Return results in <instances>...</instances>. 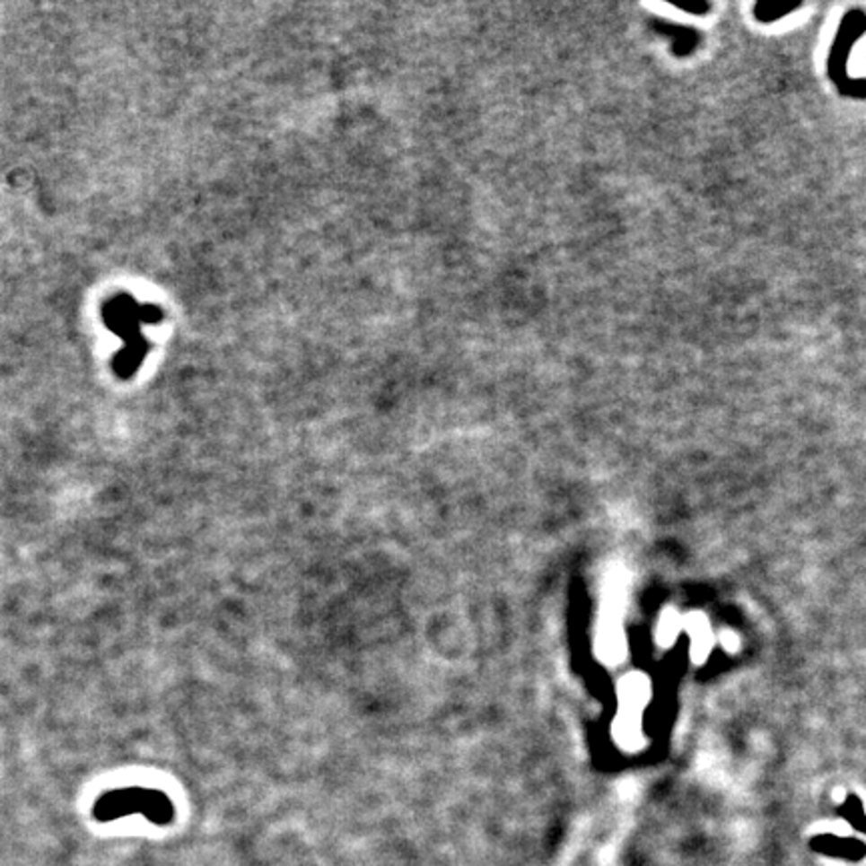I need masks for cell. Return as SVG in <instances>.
I'll use <instances>...</instances> for the list:
<instances>
[{"instance_id": "6da1fadb", "label": "cell", "mask_w": 866, "mask_h": 866, "mask_svg": "<svg viewBox=\"0 0 866 866\" xmlns=\"http://www.w3.org/2000/svg\"><path fill=\"white\" fill-rule=\"evenodd\" d=\"M131 814H143L153 825L167 827L175 820V804L155 788L127 786L101 794L92 806V817L99 822H113Z\"/></svg>"}, {"instance_id": "7a4b0ae2", "label": "cell", "mask_w": 866, "mask_h": 866, "mask_svg": "<svg viewBox=\"0 0 866 866\" xmlns=\"http://www.w3.org/2000/svg\"><path fill=\"white\" fill-rule=\"evenodd\" d=\"M864 31H866V14L862 11L848 13L844 16L843 24H840L838 37L828 57L830 79H833L840 92L856 99H866V79H851V76L846 74V63H848V55H851L853 50V45L862 37Z\"/></svg>"}, {"instance_id": "3957f363", "label": "cell", "mask_w": 866, "mask_h": 866, "mask_svg": "<svg viewBox=\"0 0 866 866\" xmlns=\"http://www.w3.org/2000/svg\"><path fill=\"white\" fill-rule=\"evenodd\" d=\"M814 848L828 856L846 861H861L866 856V846L859 840L853 838H835V836H822L814 843Z\"/></svg>"}, {"instance_id": "277c9868", "label": "cell", "mask_w": 866, "mask_h": 866, "mask_svg": "<svg viewBox=\"0 0 866 866\" xmlns=\"http://www.w3.org/2000/svg\"><path fill=\"white\" fill-rule=\"evenodd\" d=\"M796 8H799L796 4L786 6V4H778V3H758L757 6H754V16H757V21H760V22H776V21L783 19V16L794 13Z\"/></svg>"}, {"instance_id": "5b68a950", "label": "cell", "mask_w": 866, "mask_h": 866, "mask_svg": "<svg viewBox=\"0 0 866 866\" xmlns=\"http://www.w3.org/2000/svg\"><path fill=\"white\" fill-rule=\"evenodd\" d=\"M846 818L853 822L854 828H859V830H862V833H866V814H864L859 800H851V804H848Z\"/></svg>"}, {"instance_id": "8992f818", "label": "cell", "mask_w": 866, "mask_h": 866, "mask_svg": "<svg viewBox=\"0 0 866 866\" xmlns=\"http://www.w3.org/2000/svg\"><path fill=\"white\" fill-rule=\"evenodd\" d=\"M676 8L682 13H692L696 16H704L710 13V3H692V4H676Z\"/></svg>"}]
</instances>
